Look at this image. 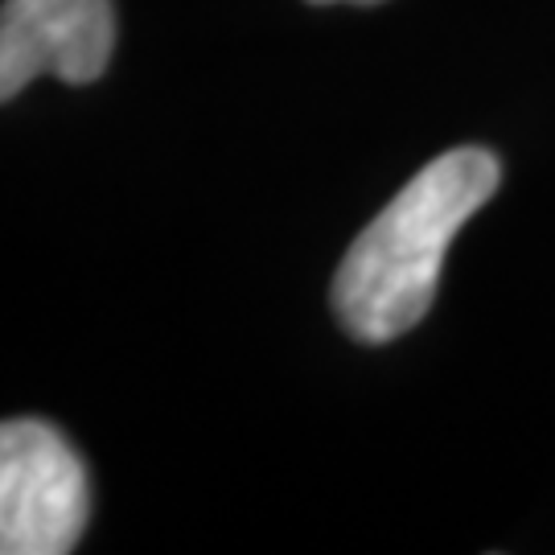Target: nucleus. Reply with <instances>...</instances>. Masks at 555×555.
<instances>
[{"instance_id": "nucleus-2", "label": "nucleus", "mask_w": 555, "mask_h": 555, "mask_svg": "<svg viewBox=\"0 0 555 555\" xmlns=\"http://www.w3.org/2000/svg\"><path fill=\"white\" fill-rule=\"evenodd\" d=\"M91 518L87 465L54 424L4 420L0 428V552L66 555Z\"/></svg>"}, {"instance_id": "nucleus-1", "label": "nucleus", "mask_w": 555, "mask_h": 555, "mask_svg": "<svg viewBox=\"0 0 555 555\" xmlns=\"http://www.w3.org/2000/svg\"><path fill=\"white\" fill-rule=\"evenodd\" d=\"M502 160L490 149H453L424 165L354 238L334 280L337 321L358 341H396L433 309L456 231L494 198Z\"/></svg>"}, {"instance_id": "nucleus-3", "label": "nucleus", "mask_w": 555, "mask_h": 555, "mask_svg": "<svg viewBox=\"0 0 555 555\" xmlns=\"http://www.w3.org/2000/svg\"><path fill=\"white\" fill-rule=\"evenodd\" d=\"M116 54L112 0H4L0 95L17 100L41 75L87 87Z\"/></svg>"}, {"instance_id": "nucleus-4", "label": "nucleus", "mask_w": 555, "mask_h": 555, "mask_svg": "<svg viewBox=\"0 0 555 555\" xmlns=\"http://www.w3.org/2000/svg\"><path fill=\"white\" fill-rule=\"evenodd\" d=\"M313 4H378V0H313Z\"/></svg>"}]
</instances>
